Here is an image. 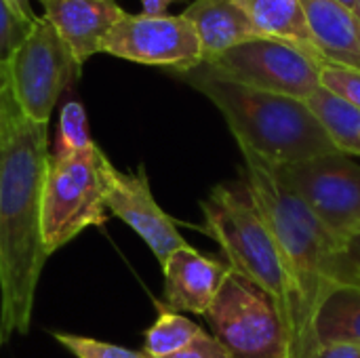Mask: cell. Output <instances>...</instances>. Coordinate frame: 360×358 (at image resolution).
I'll use <instances>...</instances> for the list:
<instances>
[{
    "label": "cell",
    "mask_w": 360,
    "mask_h": 358,
    "mask_svg": "<svg viewBox=\"0 0 360 358\" xmlns=\"http://www.w3.org/2000/svg\"><path fill=\"white\" fill-rule=\"evenodd\" d=\"M11 2H13V4L23 13V15H32V13H30V4H27L30 0H11ZM38 2H40V0H38Z\"/></svg>",
    "instance_id": "29"
},
{
    "label": "cell",
    "mask_w": 360,
    "mask_h": 358,
    "mask_svg": "<svg viewBox=\"0 0 360 358\" xmlns=\"http://www.w3.org/2000/svg\"><path fill=\"white\" fill-rule=\"evenodd\" d=\"M312 44L325 63L360 70V19L338 0H302Z\"/></svg>",
    "instance_id": "14"
},
{
    "label": "cell",
    "mask_w": 360,
    "mask_h": 358,
    "mask_svg": "<svg viewBox=\"0 0 360 358\" xmlns=\"http://www.w3.org/2000/svg\"><path fill=\"white\" fill-rule=\"evenodd\" d=\"M181 15L198 34L202 61L259 36L238 0H194Z\"/></svg>",
    "instance_id": "15"
},
{
    "label": "cell",
    "mask_w": 360,
    "mask_h": 358,
    "mask_svg": "<svg viewBox=\"0 0 360 358\" xmlns=\"http://www.w3.org/2000/svg\"><path fill=\"white\" fill-rule=\"evenodd\" d=\"M93 146H95V141L91 139L84 106L80 101H68L59 114L55 154H76V152L89 150Z\"/></svg>",
    "instance_id": "20"
},
{
    "label": "cell",
    "mask_w": 360,
    "mask_h": 358,
    "mask_svg": "<svg viewBox=\"0 0 360 358\" xmlns=\"http://www.w3.org/2000/svg\"><path fill=\"white\" fill-rule=\"evenodd\" d=\"M99 175L108 211L137 232L160 266L171 257V253L188 247L175 226V219L169 217L156 203L143 167H139L137 173L118 171L101 152Z\"/></svg>",
    "instance_id": "11"
},
{
    "label": "cell",
    "mask_w": 360,
    "mask_h": 358,
    "mask_svg": "<svg viewBox=\"0 0 360 358\" xmlns=\"http://www.w3.org/2000/svg\"><path fill=\"white\" fill-rule=\"evenodd\" d=\"M46 124L21 118L0 135V348L32 323L40 272L42 181L49 162Z\"/></svg>",
    "instance_id": "1"
},
{
    "label": "cell",
    "mask_w": 360,
    "mask_h": 358,
    "mask_svg": "<svg viewBox=\"0 0 360 358\" xmlns=\"http://www.w3.org/2000/svg\"><path fill=\"white\" fill-rule=\"evenodd\" d=\"M158 319L143 333V352L150 358H165L181 352L196 340L207 335V331L192 323L188 317L171 310L165 304H156Z\"/></svg>",
    "instance_id": "19"
},
{
    "label": "cell",
    "mask_w": 360,
    "mask_h": 358,
    "mask_svg": "<svg viewBox=\"0 0 360 358\" xmlns=\"http://www.w3.org/2000/svg\"><path fill=\"white\" fill-rule=\"evenodd\" d=\"M338 2H342L344 6H348L350 11H354V13H356V4H359V0H338Z\"/></svg>",
    "instance_id": "30"
},
{
    "label": "cell",
    "mask_w": 360,
    "mask_h": 358,
    "mask_svg": "<svg viewBox=\"0 0 360 358\" xmlns=\"http://www.w3.org/2000/svg\"><path fill=\"white\" fill-rule=\"evenodd\" d=\"M240 152L245 160L243 181L274 236L297 300L302 352L304 358H312L316 350L314 319L321 304L335 289L333 274L342 241L321 224L285 181L278 165L247 148H240Z\"/></svg>",
    "instance_id": "2"
},
{
    "label": "cell",
    "mask_w": 360,
    "mask_h": 358,
    "mask_svg": "<svg viewBox=\"0 0 360 358\" xmlns=\"http://www.w3.org/2000/svg\"><path fill=\"white\" fill-rule=\"evenodd\" d=\"M101 53L188 72L202 63V46L194 25L184 15H124L105 36Z\"/></svg>",
    "instance_id": "10"
},
{
    "label": "cell",
    "mask_w": 360,
    "mask_h": 358,
    "mask_svg": "<svg viewBox=\"0 0 360 358\" xmlns=\"http://www.w3.org/2000/svg\"><path fill=\"white\" fill-rule=\"evenodd\" d=\"M53 338L76 358H150L143 350H129V348L93 340V338H84V335L53 333Z\"/></svg>",
    "instance_id": "22"
},
{
    "label": "cell",
    "mask_w": 360,
    "mask_h": 358,
    "mask_svg": "<svg viewBox=\"0 0 360 358\" xmlns=\"http://www.w3.org/2000/svg\"><path fill=\"white\" fill-rule=\"evenodd\" d=\"M36 15H23L11 0H0V63H8L32 32Z\"/></svg>",
    "instance_id": "21"
},
{
    "label": "cell",
    "mask_w": 360,
    "mask_h": 358,
    "mask_svg": "<svg viewBox=\"0 0 360 358\" xmlns=\"http://www.w3.org/2000/svg\"><path fill=\"white\" fill-rule=\"evenodd\" d=\"M308 106L323 122L342 154L360 156V110L342 101L323 87L308 99Z\"/></svg>",
    "instance_id": "18"
},
{
    "label": "cell",
    "mask_w": 360,
    "mask_h": 358,
    "mask_svg": "<svg viewBox=\"0 0 360 358\" xmlns=\"http://www.w3.org/2000/svg\"><path fill=\"white\" fill-rule=\"evenodd\" d=\"M312 358H360V344H352V342L323 344L314 350Z\"/></svg>",
    "instance_id": "27"
},
{
    "label": "cell",
    "mask_w": 360,
    "mask_h": 358,
    "mask_svg": "<svg viewBox=\"0 0 360 358\" xmlns=\"http://www.w3.org/2000/svg\"><path fill=\"white\" fill-rule=\"evenodd\" d=\"M165 272V306L175 312H192L205 317L215 302L230 266L207 257L190 245L171 253L162 264Z\"/></svg>",
    "instance_id": "12"
},
{
    "label": "cell",
    "mask_w": 360,
    "mask_h": 358,
    "mask_svg": "<svg viewBox=\"0 0 360 358\" xmlns=\"http://www.w3.org/2000/svg\"><path fill=\"white\" fill-rule=\"evenodd\" d=\"M356 15H359V19H360V0H359V4H356Z\"/></svg>",
    "instance_id": "31"
},
{
    "label": "cell",
    "mask_w": 360,
    "mask_h": 358,
    "mask_svg": "<svg viewBox=\"0 0 360 358\" xmlns=\"http://www.w3.org/2000/svg\"><path fill=\"white\" fill-rule=\"evenodd\" d=\"M82 65L72 49L44 19L36 17L32 32L8 61L13 93L27 120L49 124L59 95L80 76Z\"/></svg>",
    "instance_id": "8"
},
{
    "label": "cell",
    "mask_w": 360,
    "mask_h": 358,
    "mask_svg": "<svg viewBox=\"0 0 360 358\" xmlns=\"http://www.w3.org/2000/svg\"><path fill=\"white\" fill-rule=\"evenodd\" d=\"M101 148L95 143L76 154H51L42 181V238L46 255L91 226L108 222L99 175Z\"/></svg>",
    "instance_id": "5"
},
{
    "label": "cell",
    "mask_w": 360,
    "mask_h": 358,
    "mask_svg": "<svg viewBox=\"0 0 360 358\" xmlns=\"http://www.w3.org/2000/svg\"><path fill=\"white\" fill-rule=\"evenodd\" d=\"M316 348L333 342L360 344V287H335L314 319Z\"/></svg>",
    "instance_id": "17"
},
{
    "label": "cell",
    "mask_w": 360,
    "mask_h": 358,
    "mask_svg": "<svg viewBox=\"0 0 360 358\" xmlns=\"http://www.w3.org/2000/svg\"><path fill=\"white\" fill-rule=\"evenodd\" d=\"M40 4L42 17L65 40L80 65L101 53L105 36L127 15L116 0H40Z\"/></svg>",
    "instance_id": "13"
},
{
    "label": "cell",
    "mask_w": 360,
    "mask_h": 358,
    "mask_svg": "<svg viewBox=\"0 0 360 358\" xmlns=\"http://www.w3.org/2000/svg\"><path fill=\"white\" fill-rule=\"evenodd\" d=\"M177 76L217 106L238 148H247L274 165L342 154L308 101L219 78L200 63Z\"/></svg>",
    "instance_id": "3"
},
{
    "label": "cell",
    "mask_w": 360,
    "mask_h": 358,
    "mask_svg": "<svg viewBox=\"0 0 360 358\" xmlns=\"http://www.w3.org/2000/svg\"><path fill=\"white\" fill-rule=\"evenodd\" d=\"M21 118H25L17 106L8 63H0V135L15 127Z\"/></svg>",
    "instance_id": "25"
},
{
    "label": "cell",
    "mask_w": 360,
    "mask_h": 358,
    "mask_svg": "<svg viewBox=\"0 0 360 358\" xmlns=\"http://www.w3.org/2000/svg\"><path fill=\"white\" fill-rule=\"evenodd\" d=\"M173 2H177V0H141L143 15H152V17L167 15V8H169Z\"/></svg>",
    "instance_id": "28"
},
{
    "label": "cell",
    "mask_w": 360,
    "mask_h": 358,
    "mask_svg": "<svg viewBox=\"0 0 360 358\" xmlns=\"http://www.w3.org/2000/svg\"><path fill=\"white\" fill-rule=\"evenodd\" d=\"M285 181L342 243L360 230V165L346 154L278 165Z\"/></svg>",
    "instance_id": "9"
},
{
    "label": "cell",
    "mask_w": 360,
    "mask_h": 358,
    "mask_svg": "<svg viewBox=\"0 0 360 358\" xmlns=\"http://www.w3.org/2000/svg\"><path fill=\"white\" fill-rule=\"evenodd\" d=\"M321 87L340 97L342 101L350 103L352 108L360 110V70L323 63L321 68Z\"/></svg>",
    "instance_id": "23"
},
{
    "label": "cell",
    "mask_w": 360,
    "mask_h": 358,
    "mask_svg": "<svg viewBox=\"0 0 360 358\" xmlns=\"http://www.w3.org/2000/svg\"><path fill=\"white\" fill-rule=\"evenodd\" d=\"M165 358H232L228 354V350L213 338V335H202L200 340H196L192 346L184 348L181 352H175L171 357Z\"/></svg>",
    "instance_id": "26"
},
{
    "label": "cell",
    "mask_w": 360,
    "mask_h": 358,
    "mask_svg": "<svg viewBox=\"0 0 360 358\" xmlns=\"http://www.w3.org/2000/svg\"><path fill=\"white\" fill-rule=\"evenodd\" d=\"M238 4L249 15L259 36L297 44L306 53L321 59L308 32L302 0H238Z\"/></svg>",
    "instance_id": "16"
},
{
    "label": "cell",
    "mask_w": 360,
    "mask_h": 358,
    "mask_svg": "<svg viewBox=\"0 0 360 358\" xmlns=\"http://www.w3.org/2000/svg\"><path fill=\"white\" fill-rule=\"evenodd\" d=\"M205 317L213 338L232 358H293L274 300L234 270Z\"/></svg>",
    "instance_id": "6"
},
{
    "label": "cell",
    "mask_w": 360,
    "mask_h": 358,
    "mask_svg": "<svg viewBox=\"0 0 360 358\" xmlns=\"http://www.w3.org/2000/svg\"><path fill=\"white\" fill-rule=\"evenodd\" d=\"M333 276L335 287H360V230L342 243Z\"/></svg>",
    "instance_id": "24"
},
{
    "label": "cell",
    "mask_w": 360,
    "mask_h": 358,
    "mask_svg": "<svg viewBox=\"0 0 360 358\" xmlns=\"http://www.w3.org/2000/svg\"><path fill=\"white\" fill-rule=\"evenodd\" d=\"M200 209L205 215L202 230L221 247L230 270L249 279L274 300L293 358H304L300 310L287 268L245 181L215 186Z\"/></svg>",
    "instance_id": "4"
},
{
    "label": "cell",
    "mask_w": 360,
    "mask_h": 358,
    "mask_svg": "<svg viewBox=\"0 0 360 358\" xmlns=\"http://www.w3.org/2000/svg\"><path fill=\"white\" fill-rule=\"evenodd\" d=\"M323 63L297 44L257 36L205 59L200 65L219 78L308 101L321 89Z\"/></svg>",
    "instance_id": "7"
}]
</instances>
